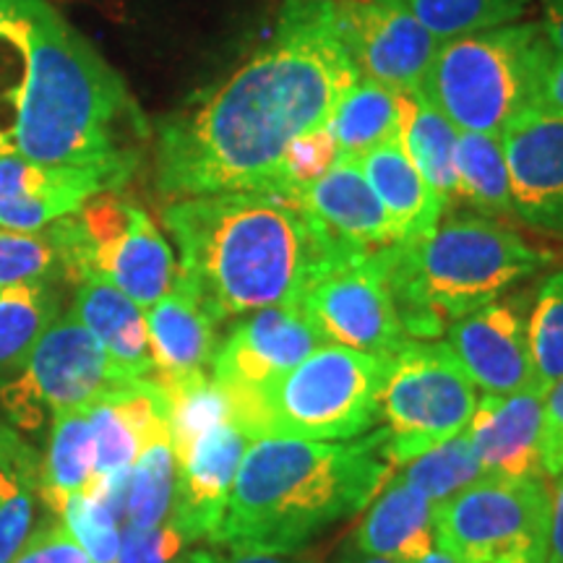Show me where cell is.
<instances>
[{"mask_svg": "<svg viewBox=\"0 0 563 563\" xmlns=\"http://www.w3.org/2000/svg\"><path fill=\"white\" fill-rule=\"evenodd\" d=\"M357 76L336 32L332 0H287L264 47L162 123L159 194H282L285 150L300 133L327 125Z\"/></svg>", "mask_w": 563, "mask_h": 563, "instance_id": "1", "label": "cell"}, {"mask_svg": "<svg viewBox=\"0 0 563 563\" xmlns=\"http://www.w3.org/2000/svg\"><path fill=\"white\" fill-rule=\"evenodd\" d=\"M165 224L178 245V274L217 321L264 308L300 306L306 292L355 251L298 199L238 191L175 199Z\"/></svg>", "mask_w": 563, "mask_h": 563, "instance_id": "2", "label": "cell"}, {"mask_svg": "<svg viewBox=\"0 0 563 563\" xmlns=\"http://www.w3.org/2000/svg\"><path fill=\"white\" fill-rule=\"evenodd\" d=\"M391 473L382 428L361 441L253 439L211 545L295 555L340 519L363 511Z\"/></svg>", "mask_w": 563, "mask_h": 563, "instance_id": "3", "label": "cell"}, {"mask_svg": "<svg viewBox=\"0 0 563 563\" xmlns=\"http://www.w3.org/2000/svg\"><path fill=\"white\" fill-rule=\"evenodd\" d=\"M24 19L26 76L11 152L37 165L97 167L125 180L136 154L121 146L133 102L121 76L42 0H13Z\"/></svg>", "mask_w": 563, "mask_h": 563, "instance_id": "4", "label": "cell"}, {"mask_svg": "<svg viewBox=\"0 0 563 563\" xmlns=\"http://www.w3.org/2000/svg\"><path fill=\"white\" fill-rule=\"evenodd\" d=\"M553 256L483 214H456L389 245V287L410 340H433L462 316L504 298Z\"/></svg>", "mask_w": 563, "mask_h": 563, "instance_id": "5", "label": "cell"}, {"mask_svg": "<svg viewBox=\"0 0 563 563\" xmlns=\"http://www.w3.org/2000/svg\"><path fill=\"white\" fill-rule=\"evenodd\" d=\"M553 47L540 24L496 30L441 42L420 89L460 131L501 133L540 110V84Z\"/></svg>", "mask_w": 563, "mask_h": 563, "instance_id": "6", "label": "cell"}, {"mask_svg": "<svg viewBox=\"0 0 563 563\" xmlns=\"http://www.w3.org/2000/svg\"><path fill=\"white\" fill-rule=\"evenodd\" d=\"M386 357L323 342L251 402L232 407L249 439L352 441L378 422Z\"/></svg>", "mask_w": 563, "mask_h": 563, "instance_id": "7", "label": "cell"}, {"mask_svg": "<svg viewBox=\"0 0 563 563\" xmlns=\"http://www.w3.org/2000/svg\"><path fill=\"white\" fill-rule=\"evenodd\" d=\"M70 282L102 277L118 290L150 308L173 287L178 262L170 243L139 203L102 191L79 211L45 228Z\"/></svg>", "mask_w": 563, "mask_h": 563, "instance_id": "8", "label": "cell"}, {"mask_svg": "<svg viewBox=\"0 0 563 563\" xmlns=\"http://www.w3.org/2000/svg\"><path fill=\"white\" fill-rule=\"evenodd\" d=\"M477 389L446 342L407 340L386 357L378 420L391 467L467 431Z\"/></svg>", "mask_w": 563, "mask_h": 563, "instance_id": "9", "label": "cell"}, {"mask_svg": "<svg viewBox=\"0 0 563 563\" xmlns=\"http://www.w3.org/2000/svg\"><path fill=\"white\" fill-rule=\"evenodd\" d=\"M435 545L462 563H548L545 477H483L435 506Z\"/></svg>", "mask_w": 563, "mask_h": 563, "instance_id": "10", "label": "cell"}, {"mask_svg": "<svg viewBox=\"0 0 563 563\" xmlns=\"http://www.w3.org/2000/svg\"><path fill=\"white\" fill-rule=\"evenodd\" d=\"M74 313L58 316L34 344L16 382L0 389V405L16 426L34 431L47 412L84 410L136 384Z\"/></svg>", "mask_w": 563, "mask_h": 563, "instance_id": "11", "label": "cell"}, {"mask_svg": "<svg viewBox=\"0 0 563 563\" xmlns=\"http://www.w3.org/2000/svg\"><path fill=\"white\" fill-rule=\"evenodd\" d=\"M300 308L329 344L391 357L410 340L389 287V249L334 266L306 292Z\"/></svg>", "mask_w": 563, "mask_h": 563, "instance_id": "12", "label": "cell"}, {"mask_svg": "<svg viewBox=\"0 0 563 563\" xmlns=\"http://www.w3.org/2000/svg\"><path fill=\"white\" fill-rule=\"evenodd\" d=\"M319 344H323L319 329L300 306L264 308L232 327L211 357L209 373L232 410L277 384Z\"/></svg>", "mask_w": 563, "mask_h": 563, "instance_id": "13", "label": "cell"}, {"mask_svg": "<svg viewBox=\"0 0 563 563\" xmlns=\"http://www.w3.org/2000/svg\"><path fill=\"white\" fill-rule=\"evenodd\" d=\"M340 40L363 79L394 91L426 79L441 42L397 0H332Z\"/></svg>", "mask_w": 563, "mask_h": 563, "instance_id": "14", "label": "cell"}, {"mask_svg": "<svg viewBox=\"0 0 563 563\" xmlns=\"http://www.w3.org/2000/svg\"><path fill=\"white\" fill-rule=\"evenodd\" d=\"M446 347L485 397H506L534 382L527 313L519 298H498L446 327Z\"/></svg>", "mask_w": 563, "mask_h": 563, "instance_id": "15", "label": "cell"}, {"mask_svg": "<svg viewBox=\"0 0 563 563\" xmlns=\"http://www.w3.org/2000/svg\"><path fill=\"white\" fill-rule=\"evenodd\" d=\"M514 217L563 241V115L530 110L501 133Z\"/></svg>", "mask_w": 563, "mask_h": 563, "instance_id": "16", "label": "cell"}, {"mask_svg": "<svg viewBox=\"0 0 563 563\" xmlns=\"http://www.w3.org/2000/svg\"><path fill=\"white\" fill-rule=\"evenodd\" d=\"M97 167L37 165L16 152L0 154V228L40 232L79 211L91 196L121 186Z\"/></svg>", "mask_w": 563, "mask_h": 563, "instance_id": "17", "label": "cell"}, {"mask_svg": "<svg viewBox=\"0 0 563 563\" xmlns=\"http://www.w3.org/2000/svg\"><path fill=\"white\" fill-rule=\"evenodd\" d=\"M249 441L235 420H224L175 456L178 483L170 519L191 543H211L214 538Z\"/></svg>", "mask_w": 563, "mask_h": 563, "instance_id": "18", "label": "cell"}, {"mask_svg": "<svg viewBox=\"0 0 563 563\" xmlns=\"http://www.w3.org/2000/svg\"><path fill=\"white\" fill-rule=\"evenodd\" d=\"M543 399L545 391L540 386L477 399L467 433L483 477H545L540 456Z\"/></svg>", "mask_w": 563, "mask_h": 563, "instance_id": "19", "label": "cell"}, {"mask_svg": "<svg viewBox=\"0 0 563 563\" xmlns=\"http://www.w3.org/2000/svg\"><path fill=\"white\" fill-rule=\"evenodd\" d=\"M217 323L191 282L175 274L170 290L146 308L152 382L173 384L209 373L217 352Z\"/></svg>", "mask_w": 563, "mask_h": 563, "instance_id": "20", "label": "cell"}, {"mask_svg": "<svg viewBox=\"0 0 563 563\" xmlns=\"http://www.w3.org/2000/svg\"><path fill=\"white\" fill-rule=\"evenodd\" d=\"M298 201L350 249L382 251L397 245V232L357 157L342 154L332 170L306 188Z\"/></svg>", "mask_w": 563, "mask_h": 563, "instance_id": "21", "label": "cell"}, {"mask_svg": "<svg viewBox=\"0 0 563 563\" xmlns=\"http://www.w3.org/2000/svg\"><path fill=\"white\" fill-rule=\"evenodd\" d=\"M433 517L431 498L394 475L376 493L347 545L394 563H415L435 548Z\"/></svg>", "mask_w": 563, "mask_h": 563, "instance_id": "22", "label": "cell"}, {"mask_svg": "<svg viewBox=\"0 0 563 563\" xmlns=\"http://www.w3.org/2000/svg\"><path fill=\"white\" fill-rule=\"evenodd\" d=\"M361 167L391 220L397 243L415 241L441 222L446 203L433 191L431 183L422 178L399 141H389L363 154Z\"/></svg>", "mask_w": 563, "mask_h": 563, "instance_id": "23", "label": "cell"}, {"mask_svg": "<svg viewBox=\"0 0 563 563\" xmlns=\"http://www.w3.org/2000/svg\"><path fill=\"white\" fill-rule=\"evenodd\" d=\"M70 313L100 340L121 368L139 378H152L154 365L150 332H146V311L136 300H131L108 279L89 277L76 285V300Z\"/></svg>", "mask_w": 563, "mask_h": 563, "instance_id": "24", "label": "cell"}, {"mask_svg": "<svg viewBox=\"0 0 563 563\" xmlns=\"http://www.w3.org/2000/svg\"><path fill=\"white\" fill-rule=\"evenodd\" d=\"M460 129L422 95L420 87L397 91V141L443 203L456 201L454 152Z\"/></svg>", "mask_w": 563, "mask_h": 563, "instance_id": "25", "label": "cell"}, {"mask_svg": "<svg viewBox=\"0 0 563 563\" xmlns=\"http://www.w3.org/2000/svg\"><path fill=\"white\" fill-rule=\"evenodd\" d=\"M42 456L9 428H0V563L13 559L37 530Z\"/></svg>", "mask_w": 563, "mask_h": 563, "instance_id": "26", "label": "cell"}, {"mask_svg": "<svg viewBox=\"0 0 563 563\" xmlns=\"http://www.w3.org/2000/svg\"><path fill=\"white\" fill-rule=\"evenodd\" d=\"M91 483H95V439H91L87 407L55 412L51 443L42 456V501L60 517L70 498L89 490Z\"/></svg>", "mask_w": 563, "mask_h": 563, "instance_id": "27", "label": "cell"}, {"mask_svg": "<svg viewBox=\"0 0 563 563\" xmlns=\"http://www.w3.org/2000/svg\"><path fill=\"white\" fill-rule=\"evenodd\" d=\"M456 199L467 201L477 214L490 220L514 217L509 165L501 136L460 131L454 152Z\"/></svg>", "mask_w": 563, "mask_h": 563, "instance_id": "28", "label": "cell"}, {"mask_svg": "<svg viewBox=\"0 0 563 563\" xmlns=\"http://www.w3.org/2000/svg\"><path fill=\"white\" fill-rule=\"evenodd\" d=\"M327 129L342 154L357 159L376 146L397 141V91L357 76L334 104Z\"/></svg>", "mask_w": 563, "mask_h": 563, "instance_id": "29", "label": "cell"}, {"mask_svg": "<svg viewBox=\"0 0 563 563\" xmlns=\"http://www.w3.org/2000/svg\"><path fill=\"white\" fill-rule=\"evenodd\" d=\"M175 483H178V462H175L170 426L159 428L146 439L133 462L125 481V511L123 527L162 525L173 514Z\"/></svg>", "mask_w": 563, "mask_h": 563, "instance_id": "30", "label": "cell"}, {"mask_svg": "<svg viewBox=\"0 0 563 563\" xmlns=\"http://www.w3.org/2000/svg\"><path fill=\"white\" fill-rule=\"evenodd\" d=\"M125 477L100 481L89 490L76 493L60 511V522L95 563H115L121 551Z\"/></svg>", "mask_w": 563, "mask_h": 563, "instance_id": "31", "label": "cell"}, {"mask_svg": "<svg viewBox=\"0 0 563 563\" xmlns=\"http://www.w3.org/2000/svg\"><path fill=\"white\" fill-rule=\"evenodd\" d=\"M55 319L58 298L47 282L0 287V371L24 365Z\"/></svg>", "mask_w": 563, "mask_h": 563, "instance_id": "32", "label": "cell"}, {"mask_svg": "<svg viewBox=\"0 0 563 563\" xmlns=\"http://www.w3.org/2000/svg\"><path fill=\"white\" fill-rule=\"evenodd\" d=\"M439 42L488 32L525 16L530 0H397Z\"/></svg>", "mask_w": 563, "mask_h": 563, "instance_id": "33", "label": "cell"}, {"mask_svg": "<svg viewBox=\"0 0 563 563\" xmlns=\"http://www.w3.org/2000/svg\"><path fill=\"white\" fill-rule=\"evenodd\" d=\"M397 475L415 485L420 493H426L439 506L460 490L483 481V467L475 456L470 433L462 431L454 439L443 441L439 446L412 456L410 462L399 464Z\"/></svg>", "mask_w": 563, "mask_h": 563, "instance_id": "34", "label": "cell"}, {"mask_svg": "<svg viewBox=\"0 0 563 563\" xmlns=\"http://www.w3.org/2000/svg\"><path fill=\"white\" fill-rule=\"evenodd\" d=\"M534 382L543 391L563 378V266L548 274L527 313Z\"/></svg>", "mask_w": 563, "mask_h": 563, "instance_id": "35", "label": "cell"}, {"mask_svg": "<svg viewBox=\"0 0 563 563\" xmlns=\"http://www.w3.org/2000/svg\"><path fill=\"white\" fill-rule=\"evenodd\" d=\"M342 150L327 125L300 133L285 150L279 162V186L282 194L298 199V196L319 183L340 162Z\"/></svg>", "mask_w": 563, "mask_h": 563, "instance_id": "36", "label": "cell"}, {"mask_svg": "<svg viewBox=\"0 0 563 563\" xmlns=\"http://www.w3.org/2000/svg\"><path fill=\"white\" fill-rule=\"evenodd\" d=\"M58 272V256L45 230L19 232L0 228V287L47 282Z\"/></svg>", "mask_w": 563, "mask_h": 563, "instance_id": "37", "label": "cell"}, {"mask_svg": "<svg viewBox=\"0 0 563 563\" xmlns=\"http://www.w3.org/2000/svg\"><path fill=\"white\" fill-rule=\"evenodd\" d=\"M188 548H191V540L167 517L162 525L144 527V530L123 527L115 563H183L191 553Z\"/></svg>", "mask_w": 563, "mask_h": 563, "instance_id": "38", "label": "cell"}, {"mask_svg": "<svg viewBox=\"0 0 563 563\" xmlns=\"http://www.w3.org/2000/svg\"><path fill=\"white\" fill-rule=\"evenodd\" d=\"M13 563H95L89 553L76 543V538L66 530V525L47 522L37 525L26 545L13 559Z\"/></svg>", "mask_w": 563, "mask_h": 563, "instance_id": "39", "label": "cell"}, {"mask_svg": "<svg viewBox=\"0 0 563 563\" xmlns=\"http://www.w3.org/2000/svg\"><path fill=\"white\" fill-rule=\"evenodd\" d=\"M540 456H543V473L548 481L563 473V378L548 386L545 391Z\"/></svg>", "mask_w": 563, "mask_h": 563, "instance_id": "40", "label": "cell"}, {"mask_svg": "<svg viewBox=\"0 0 563 563\" xmlns=\"http://www.w3.org/2000/svg\"><path fill=\"white\" fill-rule=\"evenodd\" d=\"M183 563H313L311 559H295V555H274V553H251V551H214V548H203V551H191L183 559Z\"/></svg>", "mask_w": 563, "mask_h": 563, "instance_id": "41", "label": "cell"}, {"mask_svg": "<svg viewBox=\"0 0 563 563\" xmlns=\"http://www.w3.org/2000/svg\"><path fill=\"white\" fill-rule=\"evenodd\" d=\"M548 563H563V473L553 477L551 525H548Z\"/></svg>", "mask_w": 563, "mask_h": 563, "instance_id": "42", "label": "cell"}, {"mask_svg": "<svg viewBox=\"0 0 563 563\" xmlns=\"http://www.w3.org/2000/svg\"><path fill=\"white\" fill-rule=\"evenodd\" d=\"M540 110L563 115V55L553 51L540 84Z\"/></svg>", "mask_w": 563, "mask_h": 563, "instance_id": "43", "label": "cell"}, {"mask_svg": "<svg viewBox=\"0 0 563 563\" xmlns=\"http://www.w3.org/2000/svg\"><path fill=\"white\" fill-rule=\"evenodd\" d=\"M543 26L545 40L551 42V47L559 55H563V3L545 5V16L540 21Z\"/></svg>", "mask_w": 563, "mask_h": 563, "instance_id": "44", "label": "cell"}, {"mask_svg": "<svg viewBox=\"0 0 563 563\" xmlns=\"http://www.w3.org/2000/svg\"><path fill=\"white\" fill-rule=\"evenodd\" d=\"M334 563H394V561L378 559V555H368V553L357 551V548L347 545V548H344V553Z\"/></svg>", "mask_w": 563, "mask_h": 563, "instance_id": "45", "label": "cell"}, {"mask_svg": "<svg viewBox=\"0 0 563 563\" xmlns=\"http://www.w3.org/2000/svg\"><path fill=\"white\" fill-rule=\"evenodd\" d=\"M415 563H462V561H456L452 553H446L443 548L435 545L433 551H428L426 555H422V559H418Z\"/></svg>", "mask_w": 563, "mask_h": 563, "instance_id": "46", "label": "cell"}, {"mask_svg": "<svg viewBox=\"0 0 563 563\" xmlns=\"http://www.w3.org/2000/svg\"><path fill=\"white\" fill-rule=\"evenodd\" d=\"M11 16V0H0V34H3L5 21Z\"/></svg>", "mask_w": 563, "mask_h": 563, "instance_id": "47", "label": "cell"}, {"mask_svg": "<svg viewBox=\"0 0 563 563\" xmlns=\"http://www.w3.org/2000/svg\"><path fill=\"white\" fill-rule=\"evenodd\" d=\"M553 3H563V0H543V5H553Z\"/></svg>", "mask_w": 563, "mask_h": 563, "instance_id": "48", "label": "cell"}]
</instances>
